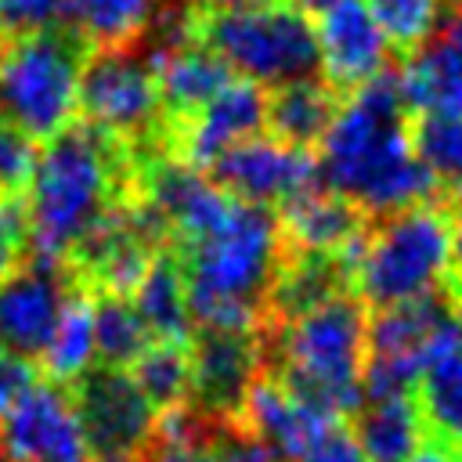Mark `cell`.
I'll list each match as a JSON object with an SVG mask.
<instances>
[{
  "label": "cell",
  "mask_w": 462,
  "mask_h": 462,
  "mask_svg": "<svg viewBox=\"0 0 462 462\" xmlns=\"http://www.w3.org/2000/svg\"><path fill=\"white\" fill-rule=\"evenodd\" d=\"M404 116L408 105L393 72L350 90L318 141V180L372 217L430 202L440 184L415 155Z\"/></svg>",
  "instance_id": "cell-1"
},
{
  "label": "cell",
  "mask_w": 462,
  "mask_h": 462,
  "mask_svg": "<svg viewBox=\"0 0 462 462\" xmlns=\"http://www.w3.org/2000/svg\"><path fill=\"white\" fill-rule=\"evenodd\" d=\"M123 180V152L87 123H72L36 152L25 184V231L40 260L61 263L76 256L90 227L116 206Z\"/></svg>",
  "instance_id": "cell-2"
},
{
  "label": "cell",
  "mask_w": 462,
  "mask_h": 462,
  "mask_svg": "<svg viewBox=\"0 0 462 462\" xmlns=\"http://www.w3.org/2000/svg\"><path fill=\"white\" fill-rule=\"evenodd\" d=\"M191 318L202 332H253L282 271V231L271 209L235 202L202 238L184 245Z\"/></svg>",
  "instance_id": "cell-3"
},
{
  "label": "cell",
  "mask_w": 462,
  "mask_h": 462,
  "mask_svg": "<svg viewBox=\"0 0 462 462\" xmlns=\"http://www.w3.org/2000/svg\"><path fill=\"white\" fill-rule=\"evenodd\" d=\"M282 379L332 419L361 408L365 401V350L368 318L365 303L332 292L285 318L274 339Z\"/></svg>",
  "instance_id": "cell-4"
},
{
  "label": "cell",
  "mask_w": 462,
  "mask_h": 462,
  "mask_svg": "<svg viewBox=\"0 0 462 462\" xmlns=\"http://www.w3.org/2000/svg\"><path fill=\"white\" fill-rule=\"evenodd\" d=\"M357 300L383 310L430 300L451 274V217L433 202L383 217L346 260Z\"/></svg>",
  "instance_id": "cell-5"
},
{
  "label": "cell",
  "mask_w": 462,
  "mask_h": 462,
  "mask_svg": "<svg viewBox=\"0 0 462 462\" xmlns=\"http://www.w3.org/2000/svg\"><path fill=\"white\" fill-rule=\"evenodd\" d=\"M79 47L65 32L11 36L0 43V123L51 141L79 116Z\"/></svg>",
  "instance_id": "cell-6"
},
{
  "label": "cell",
  "mask_w": 462,
  "mask_h": 462,
  "mask_svg": "<svg viewBox=\"0 0 462 462\" xmlns=\"http://www.w3.org/2000/svg\"><path fill=\"white\" fill-rule=\"evenodd\" d=\"M199 43H206L231 76L274 90L292 79H307L318 69L314 25L282 0H260L238 11L206 14L199 22Z\"/></svg>",
  "instance_id": "cell-7"
},
{
  "label": "cell",
  "mask_w": 462,
  "mask_h": 462,
  "mask_svg": "<svg viewBox=\"0 0 462 462\" xmlns=\"http://www.w3.org/2000/svg\"><path fill=\"white\" fill-rule=\"evenodd\" d=\"M455 336H462V321L437 296L383 307L368 321L365 397L415 390L433 354L448 346Z\"/></svg>",
  "instance_id": "cell-8"
},
{
  "label": "cell",
  "mask_w": 462,
  "mask_h": 462,
  "mask_svg": "<svg viewBox=\"0 0 462 462\" xmlns=\"http://www.w3.org/2000/svg\"><path fill=\"white\" fill-rule=\"evenodd\" d=\"M159 76L148 58L123 51H97L79 72V116L108 141H137L162 116Z\"/></svg>",
  "instance_id": "cell-9"
},
{
  "label": "cell",
  "mask_w": 462,
  "mask_h": 462,
  "mask_svg": "<svg viewBox=\"0 0 462 462\" xmlns=\"http://www.w3.org/2000/svg\"><path fill=\"white\" fill-rule=\"evenodd\" d=\"M4 462H90V440L76 393L54 383H32L0 419Z\"/></svg>",
  "instance_id": "cell-10"
},
{
  "label": "cell",
  "mask_w": 462,
  "mask_h": 462,
  "mask_svg": "<svg viewBox=\"0 0 462 462\" xmlns=\"http://www.w3.org/2000/svg\"><path fill=\"white\" fill-rule=\"evenodd\" d=\"M213 173H217L213 180L235 202L260 206V209H282L285 202H292L296 195L318 184V159L307 148L289 144L274 134H256L235 144L213 166Z\"/></svg>",
  "instance_id": "cell-11"
},
{
  "label": "cell",
  "mask_w": 462,
  "mask_h": 462,
  "mask_svg": "<svg viewBox=\"0 0 462 462\" xmlns=\"http://www.w3.org/2000/svg\"><path fill=\"white\" fill-rule=\"evenodd\" d=\"M76 404L83 415V430L90 451L101 462L134 458L155 440L159 411L137 390L130 372L123 368H97L76 386Z\"/></svg>",
  "instance_id": "cell-12"
},
{
  "label": "cell",
  "mask_w": 462,
  "mask_h": 462,
  "mask_svg": "<svg viewBox=\"0 0 462 462\" xmlns=\"http://www.w3.org/2000/svg\"><path fill=\"white\" fill-rule=\"evenodd\" d=\"M267 126V90L231 76L206 105L180 116L177 126V159L213 170L235 144L256 137Z\"/></svg>",
  "instance_id": "cell-13"
},
{
  "label": "cell",
  "mask_w": 462,
  "mask_h": 462,
  "mask_svg": "<svg viewBox=\"0 0 462 462\" xmlns=\"http://www.w3.org/2000/svg\"><path fill=\"white\" fill-rule=\"evenodd\" d=\"M159 235H162V227L144 209V202L141 206L116 202L90 227V235L83 238V245L76 249V256L94 274V282L101 285V292L130 296L134 285L141 282V274L148 271V263L159 256V249H155Z\"/></svg>",
  "instance_id": "cell-14"
},
{
  "label": "cell",
  "mask_w": 462,
  "mask_h": 462,
  "mask_svg": "<svg viewBox=\"0 0 462 462\" xmlns=\"http://www.w3.org/2000/svg\"><path fill=\"white\" fill-rule=\"evenodd\" d=\"M235 411H238L245 433L267 455H278V458H289V462H300L314 448V440L328 426H336V419L328 411L310 404L303 393H296L278 375H260L245 390V397Z\"/></svg>",
  "instance_id": "cell-15"
},
{
  "label": "cell",
  "mask_w": 462,
  "mask_h": 462,
  "mask_svg": "<svg viewBox=\"0 0 462 462\" xmlns=\"http://www.w3.org/2000/svg\"><path fill=\"white\" fill-rule=\"evenodd\" d=\"M318 43V69L325 72L328 87H365L390 69V40L383 36L379 22L372 18L365 0H346L318 18L314 25Z\"/></svg>",
  "instance_id": "cell-16"
},
{
  "label": "cell",
  "mask_w": 462,
  "mask_h": 462,
  "mask_svg": "<svg viewBox=\"0 0 462 462\" xmlns=\"http://www.w3.org/2000/svg\"><path fill=\"white\" fill-rule=\"evenodd\" d=\"M231 206L235 199L213 177H206V170L184 159H162L144 173V209L184 245L217 227Z\"/></svg>",
  "instance_id": "cell-17"
},
{
  "label": "cell",
  "mask_w": 462,
  "mask_h": 462,
  "mask_svg": "<svg viewBox=\"0 0 462 462\" xmlns=\"http://www.w3.org/2000/svg\"><path fill=\"white\" fill-rule=\"evenodd\" d=\"M69 300V282L58 263H18L0 278V346L18 357H36Z\"/></svg>",
  "instance_id": "cell-18"
},
{
  "label": "cell",
  "mask_w": 462,
  "mask_h": 462,
  "mask_svg": "<svg viewBox=\"0 0 462 462\" xmlns=\"http://www.w3.org/2000/svg\"><path fill=\"white\" fill-rule=\"evenodd\" d=\"M397 87L419 116H462V4L444 11L437 32L408 54Z\"/></svg>",
  "instance_id": "cell-19"
},
{
  "label": "cell",
  "mask_w": 462,
  "mask_h": 462,
  "mask_svg": "<svg viewBox=\"0 0 462 462\" xmlns=\"http://www.w3.org/2000/svg\"><path fill=\"white\" fill-rule=\"evenodd\" d=\"M278 231L300 256L328 263H346L365 238L361 213L318 184L278 209Z\"/></svg>",
  "instance_id": "cell-20"
},
{
  "label": "cell",
  "mask_w": 462,
  "mask_h": 462,
  "mask_svg": "<svg viewBox=\"0 0 462 462\" xmlns=\"http://www.w3.org/2000/svg\"><path fill=\"white\" fill-rule=\"evenodd\" d=\"M260 343L253 332H202L191 346V397L206 411H235L260 379Z\"/></svg>",
  "instance_id": "cell-21"
},
{
  "label": "cell",
  "mask_w": 462,
  "mask_h": 462,
  "mask_svg": "<svg viewBox=\"0 0 462 462\" xmlns=\"http://www.w3.org/2000/svg\"><path fill=\"white\" fill-rule=\"evenodd\" d=\"M357 444L372 462H408L426 444V422L408 393L365 397L357 411Z\"/></svg>",
  "instance_id": "cell-22"
},
{
  "label": "cell",
  "mask_w": 462,
  "mask_h": 462,
  "mask_svg": "<svg viewBox=\"0 0 462 462\" xmlns=\"http://www.w3.org/2000/svg\"><path fill=\"white\" fill-rule=\"evenodd\" d=\"M148 65L159 76V90H162V105L173 108L177 116L195 112L199 105H206L227 79V65L206 47V43H180L159 54H144Z\"/></svg>",
  "instance_id": "cell-23"
},
{
  "label": "cell",
  "mask_w": 462,
  "mask_h": 462,
  "mask_svg": "<svg viewBox=\"0 0 462 462\" xmlns=\"http://www.w3.org/2000/svg\"><path fill=\"white\" fill-rule=\"evenodd\" d=\"M47 383L79 386L90 372H97V339H94V300L69 292L43 350L36 354Z\"/></svg>",
  "instance_id": "cell-24"
},
{
  "label": "cell",
  "mask_w": 462,
  "mask_h": 462,
  "mask_svg": "<svg viewBox=\"0 0 462 462\" xmlns=\"http://www.w3.org/2000/svg\"><path fill=\"white\" fill-rule=\"evenodd\" d=\"M130 303L137 307V314L155 343H188L195 318H191V303H188V282H184V271L177 260L159 253L148 263V271L141 274V282L134 285Z\"/></svg>",
  "instance_id": "cell-25"
},
{
  "label": "cell",
  "mask_w": 462,
  "mask_h": 462,
  "mask_svg": "<svg viewBox=\"0 0 462 462\" xmlns=\"http://www.w3.org/2000/svg\"><path fill=\"white\" fill-rule=\"evenodd\" d=\"M415 404L426 433H433L437 444L462 451V336L433 354L415 383Z\"/></svg>",
  "instance_id": "cell-26"
},
{
  "label": "cell",
  "mask_w": 462,
  "mask_h": 462,
  "mask_svg": "<svg viewBox=\"0 0 462 462\" xmlns=\"http://www.w3.org/2000/svg\"><path fill=\"white\" fill-rule=\"evenodd\" d=\"M336 105H339L336 87H328L325 79L314 76L292 79L267 94V126L274 137L307 148L321 141V134L336 116Z\"/></svg>",
  "instance_id": "cell-27"
},
{
  "label": "cell",
  "mask_w": 462,
  "mask_h": 462,
  "mask_svg": "<svg viewBox=\"0 0 462 462\" xmlns=\"http://www.w3.org/2000/svg\"><path fill=\"white\" fill-rule=\"evenodd\" d=\"M162 14V0H76L72 25L79 40L97 51H123L126 43L152 32Z\"/></svg>",
  "instance_id": "cell-28"
},
{
  "label": "cell",
  "mask_w": 462,
  "mask_h": 462,
  "mask_svg": "<svg viewBox=\"0 0 462 462\" xmlns=\"http://www.w3.org/2000/svg\"><path fill=\"white\" fill-rule=\"evenodd\" d=\"M148 404L162 415L184 408L191 397V350L188 343H148V350L126 368Z\"/></svg>",
  "instance_id": "cell-29"
},
{
  "label": "cell",
  "mask_w": 462,
  "mask_h": 462,
  "mask_svg": "<svg viewBox=\"0 0 462 462\" xmlns=\"http://www.w3.org/2000/svg\"><path fill=\"white\" fill-rule=\"evenodd\" d=\"M94 339H97V361H105V368L126 372L148 350L152 332L144 328L130 296L101 292L94 300Z\"/></svg>",
  "instance_id": "cell-30"
},
{
  "label": "cell",
  "mask_w": 462,
  "mask_h": 462,
  "mask_svg": "<svg viewBox=\"0 0 462 462\" xmlns=\"http://www.w3.org/2000/svg\"><path fill=\"white\" fill-rule=\"evenodd\" d=\"M411 141L433 180L462 191V116H422Z\"/></svg>",
  "instance_id": "cell-31"
},
{
  "label": "cell",
  "mask_w": 462,
  "mask_h": 462,
  "mask_svg": "<svg viewBox=\"0 0 462 462\" xmlns=\"http://www.w3.org/2000/svg\"><path fill=\"white\" fill-rule=\"evenodd\" d=\"M365 4L379 22L383 36L390 40V47H404V51L422 47L444 18V0H365Z\"/></svg>",
  "instance_id": "cell-32"
},
{
  "label": "cell",
  "mask_w": 462,
  "mask_h": 462,
  "mask_svg": "<svg viewBox=\"0 0 462 462\" xmlns=\"http://www.w3.org/2000/svg\"><path fill=\"white\" fill-rule=\"evenodd\" d=\"M332 292H339L336 289V263L310 260V256H300V263L282 267L278 282L271 289V296L282 303L285 314H296V310H303L310 303H321Z\"/></svg>",
  "instance_id": "cell-33"
},
{
  "label": "cell",
  "mask_w": 462,
  "mask_h": 462,
  "mask_svg": "<svg viewBox=\"0 0 462 462\" xmlns=\"http://www.w3.org/2000/svg\"><path fill=\"white\" fill-rule=\"evenodd\" d=\"M76 0H0V36H32V32H61L72 22Z\"/></svg>",
  "instance_id": "cell-34"
},
{
  "label": "cell",
  "mask_w": 462,
  "mask_h": 462,
  "mask_svg": "<svg viewBox=\"0 0 462 462\" xmlns=\"http://www.w3.org/2000/svg\"><path fill=\"white\" fill-rule=\"evenodd\" d=\"M36 152L40 148L32 144V137L0 123V195H14L29 184L32 166H36Z\"/></svg>",
  "instance_id": "cell-35"
},
{
  "label": "cell",
  "mask_w": 462,
  "mask_h": 462,
  "mask_svg": "<svg viewBox=\"0 0 462 462\" xmlns=\"http://www.w3.org/2000/svg\"><path fill=\"white\" fill-rule=\"evenodd\" d=\"M29 231H25V209L11 195H0V278H7L22 253H25Z\"/></svg>",
  "instance_id": "cell-36"
},
{
  "label": "cell",
  "mask_w": 462,
  "mask_h": 462,
  "mask_svg": "<svg viewBox=\"0 0 462 462\" xmlns=\"http://www.w3.org/2000/svg\"><path fill=\"white\" fill-rule=\"evenodd\" d=\"M300 462H372V458L365 455V448L357 444L354 433H346L339 426H328Z\"/></svg>",
  "instance_id": "cell-37"
},
{
  "label": "cell",
  "mask_w": 462,
  "mask_h": 462,
  "mask_svg": "<svg viewBox=\"0 0 462 462\" xmlns=\"http://www.w3.org/2000/svg\"><path fill=\"white\" fill-rule=\"evenodd\" d=\"M32 386V368L25 357L0 346V419L11 411V404Z\"/></svg>",
  "instance_id": "cell-38"
},
{
  "label": "cell",
  "mask_w": 462,
  "mask_h": 462,
  "mask_svg": "<svg viewBox=\"0 0 462 462\" xmlns=\"http://www.w3.org/2000/svg\"><path fill=\"white\" fill-rule=\"evenodd\" d=\"M202 462H267V451H263L249 433H238V437L206 440Z\"/></svg>",
  "instance_id": "cell-39"
},
{
  "label": "cell",
  "mask_w": 462,
  "mask_h": 462,
  "mask_svg": "<svg viewBox=\"0 0 462 462\" xmlns=\"http://www.w3.org/2000/svg\"><path fill=\"white\" fill-rule=\"evenodd\" d=\"M408 462H462V451L458 448H448V444H422Z\"/></svg>",
  "instance_id": "cell-40"
},
{
  "label": "cell",
  "mask_w": 462,
  "mask_h": 462,
  "mask_svg": "<svg viewBox=\"0 0 462 462\" xmlns=\"http://www.w3.org/2000/svg\"><path fill=\"white\" fill-rule=\"evenodd\" d=\"M282 4H289V7L300 11L303 18H321V14H328L332 7H339V4H346V0H282Z\"/></svg>",
  "instance_id": "cell-41"
},
{
  "label": "cell",
  "mask_w": 462,
  "mask_h": 462,
  "mask_svg": "<svg viewBox=\"0 0 462 462\" xmlns=\"http://www.w3.org/2000/svg\"><path fill=\"white\" fill-rule=\"evenodd\" d=\"M451 271L462 282V209L451 217Z\"/></svg>",
  "instance_id": "cell-42"
},
{
  "label": "cell",
  "mask_w": 462,
  "mask_h": 462,
  "mask_svg": "<svg viewBox=\"0 0 462 462\" xmlns=\"http://www.w3.org/2000/svg\"><path fill=\"white\" fill-rule=\"evenodd\" d=\"M195 7H202L206 14H220V11H238V7H249V4H260V0H191Z\"/></svg>",
  "instance_id": "cell-43"
},
{
  "label": "cell",
  "mask_w": 462,
  "mask_h": 462,
  "mask_svg": "<svg viewBox=\"0 0 462 462\" xmlns=\"http://www.w3.org/2000/svg\"><path fill=\"white\" fill-rule=\"evenodd\" d=\"M119 462H134V458H119Z\"/></svg>",
  "instance_id": "cell-44"
}]
</instances>
